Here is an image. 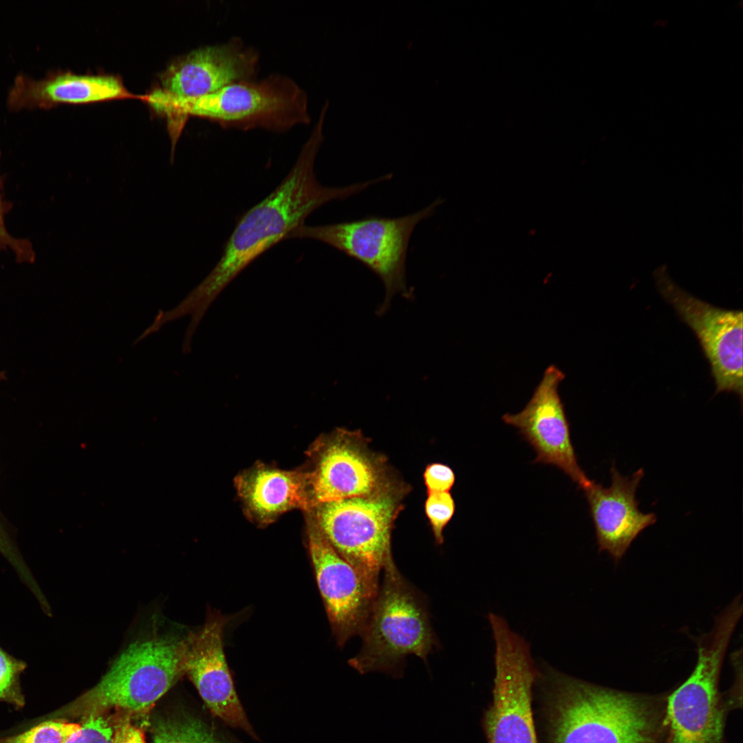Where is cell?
I'll return each instance as SVG.
<instances>
[{
    "label": "cell",
    "mask_w": 743,
    "mask_h": 743,
    "mask_svg": "<svg viewBox=\"0 0 743 743\" xmlns=\"http://www.w3.org/2000/svg\"><path fill=\"white\" fill-rule=\"evenodd\" d=\"M319 118L292 169L277 188L238 220L222 255L206 278L184 299L187 310L203 317L222 290L246 267L280 241L288 239L323 205L343 200L377 184V179L342 187L322 185L314 162L323 140Z\"/></svg>",
    "instance_id": "6da1fadb"
},
{
    "label": "cell",
    "mask_w": 743,
    "mask_h": 743,
    "mask_svg": "<svg viewBox=\"0 0 743 743\" xmlns=\"http://www.w3.org/2000/svg\"><path fill=\"white\" fill-rule=\"evenodd\" d=\"M186 647V637L169 633L152 632L136 640L67 712L87 717L113 707L149 708L185 674Z\"/></svg>",
    "instance_id": "8992f818"
},
{
    "label": "cell",
    "mask_w": 743,
    "mask_h": 743,
    "mask_svg": "<svg viewBox=\"0 0 743 743\" xmlns=\"http://www.w3.org/2000/svg\"><path fill=\"white\" fill-rule=\"evenodd\" d=\"M742 614L734 599L715 618L709 633L695 639L698 659L690 676L665 699V743H725L724 729L732 707L720 691L722 664Z\"/></svg>",
    "instance_id": "5b68a950"
},
{
    "label": "cell",
    "mask_w": 743,
    "mask_h": 743,
    "mask_svg": "<svg viewBox=\"0 0 743 743\" xmlns=\"http://www.w3.org/2000/svg\"><path fill=\"white\" fill-rule=\"evenodd\" d=\"M259 63L255 50L237 38L191 51L161 74L162 90L180 98L216 92L231 83L252 80Z\"/></svg>",
    "instance_id": "9a60e30c"
},
{
    "label": "cell",
    "mask_w": 743,
    "mask_h": 743,
    "mask_svg": "<svg viewBox=\"0 0 743 743\" xmlns=\"http://www.w3.org/2000/svg\"><path fill=\"white\" fill-rule=\"evenodd\" d=\"M455 508L454 499L449 492L427 493L424 510L439 545L444 541L443 530L453 516Z\"/></svg>",
    "instance_id": "603a6c76"
},
{
    "label": "cell",
    "mask_w": 743,
    "mask_h": 743,
    "mask_svg": "<svg viewBox=\"0 0 743 743\" xmlns=\"http://www.w3.org/2000/svg\"><path fill=\"white\" fill-rule=\"evenodd\" d=\"M488 619L495 643L493 702L485 718L488 743H538L531 707L537 672L529 645L501 616Z\"/></svg>",
    "instance_id": "30bf717a"
},
{
    "label": "cell",
    "mask_w": 743,
    "mask_h": 743,
    "mask_svg": "<svg viewBox=\"0 0 743 743\" xmlns=\"http://www.w3.org/2000/svg\"><path fill=\"white\" fill-rule=\"evenodd\" d=\"M80 724L61 720L43 722L29 730L8 737H0V743H65Z\"/></svg>",
    "instance_id": "ffe728a7"
},
{
    "label": "cell",
    "mask_w": 743,
    "mask_h": 743,
    "mask_svg": "<svg viewBox=\"0 0 743 743\" xmlns=\"http://www.w3.org/2000/svg\"><path fill=\"white\" fill-rule=\"evenodd\" d=\"M423 477L427 493L449 492L455 480L453 469L442 463L428 464L424 471Z\"/></svg>",
    "instance_id": "d4e9b609"
},
{
    "label": "cell",
    "mask_w": 743,
    "mask_h": 743,
    "mask_svg": "<svg viewBox=\"0 0 743 743\" xmlns=\"http://www.w3.org/2000/svg\"><path fill=\"white\" fill-rule=\"evenodd\" d=\"M112 743H145V742L142 731L128 720H125L116 727Z\"/></svg>",
    "instance_id": "4316f807"
},
{
    "label": "cell",
    "mask_w": 743,
    "mask_h": 743,
    "mask_svg": "<svg viewBox=\"0 0 743 743\" xmlns=\"http://www.w3.org/2000/svg\"><path fill=\"white\" fill-rule=\"evenodd\" d=\"M80 725V729L72 734L65 743H112V729L103 717L89 715Z\"/></svg>",
    "instance_id": "cb8c5ba5"
},
{
    "label": "cell",
    "mask_w": 743,
    "mask_h": 743,
    "mask_svg": "<svg viewBox=\"0 0 743 743\" xmlns=\"http://www.w3.org/2000/svg\"><path fill=\"white\" fill-rule=\"evenodd\" d=\"M0 552L11 563L19 574L28 571V567L21 559L17 549L12 542L0 521Z\"/></svg>",
    "instance_id": "484cf974"
},
{
    "label": "cell",
    "mask_w": 743,
    "mask_h": 743,
    "mask_svg": "<svg viewBox=\"0 0 743 743\" xmlns=\"http://www.w3.org/2000/svg\"><path fill=\"white\" fill-rule=\"evenodd\" d=\"M662 297L694 332L711 369L715 394L733 392L742 401V312L714 306L678 286L660 268L655 272Z\"/></svg>",
    "instance_id": "8fae6325"
},
{
    "label": "cell",
    "mask_w": 743,
    "mask_h": 743,
    "mask_svg": "<svg viewBox=\"0 0 743 743\" xmlns=\"http://www.w3.org/2000/svg\"><path fill=\"white\" fill-rule=\"evenodd\" d=\"M153 743H225L204 724L189 717L158 720L153 727Z\"/></svg>",
    "instance_id": "d6986e66"
},
{
    "label": "cell",
    "mask_w": 743,
    "mask_h": 743,
    "mask_svg": "<svg viewBox=\"0 0 743 743\" xmlns=\"http://www.w3.org/2000/svg\"><path fill=\"white\" fill-rule=\"evenodd\" d=\"M308 552L315 579L337 645L360 635L377 594L330 545L305 512Z\"/></svg>",
    "instance_id": "7c38bea8"
},
{
    "label": "cell",
    "mask_w": 743,
    "mask_h": 743,
    "mask_svg": "<svg viewBox=\"0 0 743 743\" xmlns=\"http://www.w3.org/2000/svg\"><path fill=\"white\" fill-rule=\"evenodd\" d=\"M1 157L0 150V159ZM4 180L5 177L0 175V250H10L18 263H32L35 261L36 253L31 241L27 239L13 237L6 228V216L12 209L13 204L5 200Z\"/></svg>",
    "instance_id": "7402d4cb"
},
{
    "label": "cell",
    "mask_w": 743,
    "mask_h": 743,
    "mask_svg": "<svg viewBox=\"0 0 743 743\" xmlns=\"http://www.w3.org/2000/svg\"><path fill=\"white\" fill-rule=\"evenodd\" d=\"M5 378V373L0 372V380Z\"/></svg>",
    "instance_id": "83f0119b"
},
{
    "label": "cell",
    "mask_w": 743,
    "mask_h": 743,
    "mask_svg": "<svg viewBox=\"0 0 743 743\" xmlns=\"http://www.w3.org/2000/svg\"><path fill=\"white\" fill-rule=\"evenodd\" d=\"M147 98V94L138 96L129 91L121 78L114 75H84L51 70L38 80L19 73L8 91L6 103L9 109L19 111L124 98L145 102Z\"/></svg>",
    "instance_id": "e0dca14e"
},
{
    "label": "cell",
    "mask_w": 743,
    "mask_h": 743,
    "mask_svg": "<svg viewBox=\"0 0 743 743\" xmlns=\"http://www.w3.org/2000/svg\"><path fill=\"white\" fill-rule=\"evenodd\" d=\"M556 743H665L664 695H645L585 682H563Z\"/></svg>",
    "instance_id": "7a4b0ae2"
},
{
    "label": "cell",
    "mask_w": 743,
    "mask_h": 743,
    "mask_svg": "<svg viewBox=\"0 0 743 743\" xmlns=\"http://www.w3.org/2000/svg\"><path fill=\"white\" fill-rule=\"evenodd\" d=\"M369 442L360 430L336 428L320 435L310 445L303 468L311 508L321 503L371 495L405 484Z\"/></svg>",
    "instance_id": "9c48e42d"
},
{
    "label": "cell",
    "mask_w": 743,
    "mask_h": 743,
    "mask_svg": "<svg viewBox=\"0 0 743 743\" xmlns=\"http://www.w3.org/2000/svg\"><path fill=\"white\" fill-rule=\"evenodd\" d=\"M564 373L551 365L524 409L506 413L503 421L515 427L536 451L534 462L556 466L583 489L592 480L579 465L572 442L570 426L558 387Z\"/></svg>",
    "instance_id": "4fadbf2b"
},
{
    "label": "cell",
    "mask_w": 743,
    "mask_h": 743,
    "mask_svg": "<svg viewBox=\"0 0 743 743\" xmlns=\"http://www.w3.org/2000/svg\"><path fill=\"white\" fill-rule=\"evenodd\" d=\"M227 618L211 612L203 627L186 636L185 674L213 715L256 738L238 698L223 647Z\"/></svg>",
    "instance_id": "5bb4252c"
},
{
    "label": "cell",
    "mask_w": 743,
    "mask_h": 743,
    "mask_svg": "<svg viewBox=\"0 0 743 743\" xmlns=\"http://www.w3.org/2000/svg\"><path fill=\"white\" fill-rule=\"evenodd\" d=\"M154 107L156 112L168 118L170 125L176 127H182L190 116L209 119L225 128L261 127L277 131L310 120L304 91L292 78L277 74L259 81L235 82L193 98H180L160 91Z\"/></svg>",
    "instance_id": "277c9868"
},
{
    "label": "cell",
    "mask_w": 743,
    "mask_h": 743,
    "mask_svg": "<svg viewBox=\"0 0 743 743\" xmlns=\"http://www.w3.org/2000/svg\"><path fill=\"white\" fill-rule=\"evenodd\" d=\"M442 202L438 198L419 211L397 217L369 215L325 225L303 224L288 238L319 241L367 267L385 286V298L378 312L383 314L395 294L411 297L406 281L409 240L416 226L433 215Z\"/></svg>",
    "instance_id": "ba28073f"
},
{
    "label": "cell",
    "mask_w": 743,
    "mask_h": 743,
    "mask_svg": "<svg viewBox=\"0 0 743 743\" xmlns=\"http://www.w3.org/2000/svg\"><path fill=\"white\" fill-rule=\"evenodd\" d=\"M25 667L23 661L10 656L0 647V701L10 703L16 707L24 705L19 677Z\"/></svg>",
    "instance_id": "44dd1931"
},
{
    "label": "cell",
    "mask_w": 743,
    "mask_h": 743,
    "mask_svg": "<svg viewBox=\"0 0 743 743\" xmlns=\"http://www.w3.org/2000/svg\"><path fill=\"white\" fill-rule=\"evenodd\" d=\"M612 484L604 488L592 480L583 489L595 528L599 551H605L618 562L639 534L657 520L654 513L638 508L636 492L644 476L643 469L630 477L621 475L614 462L610 469Z\"/></svg>",
    "instance_id": "2e32d148"
},
{
    "label": "cell",
    "mask_w": 743,
    "mask_h": 743,
    "mask_svg": "<svg viewBox=\"0 0 743 743\" xmlns=\"http://www.w3.org/2000/svg\"><path fill=\"white\" fill-rule=\"evenodd\" d=\"M235 486L244 514L259 527L268 526L291 510L305 513L312 508L303 467L284 470L256 462L237 474Z\"/></svg>",
    "instance_id": "ac0fdd59"
},
{
    "label": "cell",
    "mask_w": 743,
    "mask_h": 743,
    "mask_svg": "<svg viewBox=\"0 0 743 743\" xmlns=\"http://www.w3.org/2000/svg\"><path fill=\"white\" fill-rule=\"evenodd\" d=\"M409 491L393 490L319 504L309 512L334 549L376 593L380 574L392 557L391 533Z\"/></svg>",
    "instance_id": "52a82bcc"
},
{
    "label": "cell",
    "mask_w": 743,
    "mask_h": 743,
    "mask_svg": "<svg viewBox=\"0 0 743 743\" xmlns=\"http://www.w3.org/2000/svg\"><path fill=\"white\" fill-rule=\"evenodd\" d=\"M382 571V583L360 634L362 647L348 664L362 675L378 671L400 678L407 656L427 663L438 643L424 596L400 573L393 557Z\"/></svg>",
    "instance_id": "3957f363"
}]
</instances>
